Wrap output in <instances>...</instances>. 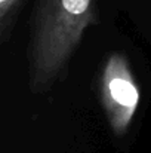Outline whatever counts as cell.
Listing matches in <instances>:
<instances>
[{"label": "cell", "mask_w": 151, "mask_h": 153, "mask_svg": "<svg viewBox=\"0 0 151 153\" xmlns=\"http://www.w3.org/2000/svg\"><path fill=\"white\" fill-rule=\"evenodd\" d=\"M95 24L96 0H37L28 46V83L33 94H46L65 79L86 30Z\"/></svg>", "instance_id": "6da1fadb"}, {"label": "cell", "mask_w": 151, "mask_h": 153, "mask_svg": "<svg viewBox=\"0 0 151 153\" xmlns=\"http://www.w3.org/2000/svg\"><path fill=\"white\" fill-rule=\"evenodd\" d=\"M99 98L105 119L116 137H123L136 114L141 89L127 56L111 52L105 59L99 79Z\"/></svg>", "instance_id": "7a4b0ae2"}, {"label": "cell", "mask_w": 151, "mask_h": 153, "mask_svg": "<svg viewBox=\"0 0 151 153\" xmlns=\"http://www.w3.org/2000/svg\"><path fill=\"white\" fill-rule=\"evenodd\" d=\"M24 0H0V42L6 45L12 36L19 7Z\"/></svg>", "instance_id": "3957f363"}]
</instances>
